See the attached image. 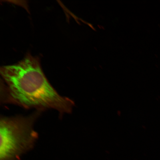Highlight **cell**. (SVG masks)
<instances>
[{
	"mask_svg": "<svg viewBox=\"0 0 160 160\" xmlns=\"http://www.w3.org/2000/svg\"><path fill=\"white\" fill-rule=\"evenodd\" d=\"M42 111L28 116H1L0 119V160H21L31 150L38 138L34 129Z\"/></svg>",
	"mask_w": 160,
	"mask_h": 160,
	"instance_id": "7a4b0ae2",
	"label": "cell"
},
{
	"mask_svg": "<svg viewBox=\"0 0 160 160\" xmlns=\"http://www.w3.org/2000/svg\"><path fill=\"white\" fill-rule=\"evenodd\" d=\"M0 73L6 84L1 87L3 103L42 112L55 110L60 115L72 111L74 102L58 93L45 77L39 60L29 54L15 64L1 67Z\"/></svg>",
	"mask_w": 160,
	"mask_h": 160,
	"instance_id": "6da1fadb",
	"label": "cell"
}]
</instances>
